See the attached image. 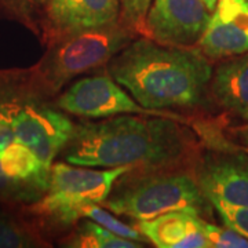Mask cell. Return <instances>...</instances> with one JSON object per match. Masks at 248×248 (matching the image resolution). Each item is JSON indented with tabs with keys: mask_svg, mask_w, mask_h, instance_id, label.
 Returning <instances> with one entry per match:
<instances>
[{
	"mask_svg": "<svg viewBox=\"0 0 248 248\" xmlns=\"http://www.w3.org/2000/svg\"><path fill=\"white\" fill-rule=\"evenodd\" d=\"M185 124L151 115H119L83 122L75 124L60 155L69 164L94 169H190L197 146Z\"/></svg>",
	"mask_w": 248,
	"mask_h": 248,
	"instance_id": "cell-1",
	"label": "cell"
},
{
	"mask_svg": "<svg viewBox=\"0 0 248 248\" xmlns=\"http://www.w3.org/2000/svg\"><path fill=\"white\" fill-rule=\"evenodd\" d=\"M108 73L142 107L170 110L203 102L213 66L197 47L166 46L142 36L108 62Z\"/></svg>",
	"mask_w": 248,
	"mask_h": 248,
	"instance_id": "cell-2",
	"label": "cell"
},
{
	"mask_svg": "<svg viewBox=\"0 0 248 248\" xmlns=\"http://www.w3.org/2000/svg\"><path fill=\"white\" fill-rule=\"evenodd\" d=\"M102 205L115 215L145 221L171 211L207 217L214 210L189 167L130 169L115 181Z\"/></svg>",
	"mask_w": 248,
	"mask_h": 248,
	"instance_id": "cell-3",
	"label": "cell"
},
{
	"mask_svg": "<svg viewBox=\"0 0 248 248\" xmlns=\"http://www.w3.org/2000/svg\"><path fill=\"white\" fill-rule=\"evenodd\" d=\"M128 167L101 169L66 163H53L46 192L31 211L43 218L47 225L58 229L69 228L83 218V210L90 204H102L115 181Z\"/></svg>",
	"mask_w": 248,
	"mask_h": 248,
	"instance_id": "cell-4",
	"label": "cell"
},
{
	"mask_svg": "<svg viewBox=\"0 0 248 248\" xmlns=\"http://www.w3.org/2000/svg\"><path fill=\"white\" fill-rule=\"evenodd\" d=\"M135 36L117 21L110 27L73 35L53 43L39 68L42 89L47 94H57L72 79L108 65Z\"/></svg>",
	"mask_w": 248,
	"mask_h": 248,
	"instance_id": "cell-5",
	"label": "cell"
},
{
	"mask_svg": "<svg viewBox=\"0 0 248 248\" xmlns=\"http://www.w3.org/2000/svg\"><path fill=\"white\" fill-rule=\"evenodd\" d=\"M65 113L84 119H105L119 115L164 116L186 123V117L171 110L142 107L108 72L75 81L57 99Z\"/></svg>",
	"mask_w": 248,
	"mask_h": 248,
	"instance_id": "cell-6",
	"label": "cell"
},
{
	"mask_svg": "<svg viewBox=\"0 0 248 248\" xmlns=\"http://www.w3.org/2000/svg\"><path fill=\"white\" fill-rule=\"evenodd\" d=\"M190 171L210 202L248 207V156L244 152L218 148L197 153Z\"/></svg>",
	"mask_w": 248,
	"mask_h": 248,
	"instance_id": "cell-7",
	"label": "cell"
},
{
	"mask_svg": "<svg viewBox=\"0 0 248 248\" xmlns=\"http://www.w3.org/2000/svg\"><path fill=\"white\" fill-rule=\"evenodd\" d=\"M11 123L16 141L29 148L48 171L75 127L65 112L29 101L18 105Z\"/></svg>",
	"mask_w": 248,
	"mask_h": 248,
	"instance_id": "cell-8",
	"label": "cell"
},
{
	"mask_svg": "<svg viewBox=\"0 0 248 248\" xmlns=\"http://www.w3.org/2000/svg\"><path fill=\"white\" fill-rule=\"evenodd\" d=\"M210 17L203 0H153L143 36L166 46L195 47Z\"/></svg>",
	"mask_w": 248,
	"mask_h": 248,
	"instance_id": "cell-9",
	"label": "cell"
},
{
	"mask_svg": "<svg viewBox=\"0 0 248 248\" xmlns=\"http://www.w3.org/2000/svg\"><path fill=\"white\" fill-rule=\"evenodd\" d=\"M120 17V0H48L50 45L73 35L110 27Z\"/></svg>",
	"mask_w": 248,
	"mask_h": 248,
	"instance_id": "cell-10",
	"label": "cell"
},
{
	"mask_svg": "<svg viewBox=\"0 0 248 248\" xmlns=\"http://www.w3.org/2000/svg\"><path fill=\"white\" fill-rule=\"evenodd\" d=\"M195 47L208 60L248 53V0H218Z\"/></svg>",
	"mask_w": 248,
	"mask_h": 248,
	"instance_id": "cell-11",
	"label": "cell"
},
{
	"mask_svg": "<svg viewBox=\"0 0 248 248\" xmlns=\"http://www.w3.org/2000/svg\"><path fill=\"white\" fill-rule=\"evenodd\" d=\"M205 219L186 211H171L156 218L138 221L137 229L159 248H208Z\"/></svg>",
	"mask_w": 248,
	"mask_h": 248,
	"instance_id": "cell-12",
	"label": "cell"
},
{
	"mask_svg": "<svg viewBox=\"0 0 248 248\" xmlns=\"http://www.w3.org/2000/svg\"><path fill=\"white\" fill-rule=\"evenodd\" d=\"M208 89L222 109L248 122V53L221 62L213 72Z\"/></svg>",
	"mask_w": 248,
	"mask_h": 248,
	"instance_id": "cell-13",
	"label": "cell"
},
{
	"mask_svg": "<svg viewBox=\"0 0 248 248\" xmlns=\"http://www.w3.org/2000/svg\"><path fill=\"white\" fill-rule=\"evenodd\" d=\"M61 243L63 247L72 248H138L145 246L143 243L120 237L91 219L80 222Z\"/></svg>",
	"mask_w": 248,
	"mask_h": 248,
	"instance_id": "cell-14",
	"label": "cell"
},
{
	"mask_svg": "<svg viewBox=\"0 0 248 248\" xmlns=\"http://www.w3.org/2000/svg\"><path fill=\"white\" fill-rule=\"evenodd\" d=\"M83 218L91 219L109 232L124 239L134 240L138 243H148V239L137 228H133L124 222L119 221L113 213H110L102 204H90L83 210Z\"/></svg>",
	"mask_w": 248,
	"mask_h": 248,
	"instance_id": "cell-15",
	"label": "cell"
},
{
	"mask_svg": "<svg viewBox=\"0 0 248 248\" xmlns=\"http://www.w3.org/2000/svg\"><path fill=\"white\" fill-rule=\"evenodd\" d=\"M40 240L16 222L0 215V248L36 247Z\"/></svg>",
	"mask_w": 248,
	"mask_h": 248,
	"instance_id": "cell-16",
	"label": "cell"
},
{
	"mask_svg": "<svg viewBox=\"0 0 248 248\" xmlns=\"http://www.w3.org/2000/svg\"><path fill=\"white\" fill-rule=\"evenodd\" d=\"M153 0H120L119 21L135 35L143 36L145 18Z\"/></svg>",
	"mask_w": 248,
	"mask_h": 248,
	"instance_id": "cell-17",
	"label": "cell"
},
{
	"mask_svg": "<svg viewBox=\"0 0 248 248\" xmlns=\"http://www.w3.org/2000/svg\"><path fill=\"white\" fill-rule=\"evenodd\" d=\"M204 232L210 247L215 248H248V239L229 226H218L205 222Z\"/></svg>",
	"mask_w": 248,
	"mask_h": 248,
	"instance_id": "cell-18",
	"label": "cell"
},
{
	"mask_svg": "<svg viewBox=\"0 0 248 248\" xmlns=\"http://www.w3.org/2000/svg\"><path fill=\"white\" fill-rule=\"evenodd\" d=\"M223 225L229 226L248 239V207L232 205L222 202H211Z\"/></svg>",
	"mask_w": 248,
	"mask_h": 248,
	"instance_id": "cell-19",
	"label": "cell"
},
{
	"mask_svg": "<svg viewBox=\"0 0 248 248\" xmlns=\"http://www.w3.org/2000/svg\"><path fill=\"white\" fill-rule=\"evenodd\" d=\"M232 133L234 134L237 137V140L241 143V146L248 152V123L243 124L240 127H236L232 130Z\"/></svg>",
	"mask_w": 248,
	"mask_h": 248,
	"instance_id": "cell-20",
	"label": "cell"
},
{
	"mask_svg": "<svg viewBox=\"0 0 248 248\" xmlns=\"http://www.w3.org/2000/svg\"><path fill=\"white\" fill-rule=\"evenodd\" d=\"M203 3L205 4V7L207 10L210 11V13H213L215 7H217V3H218V0H203Z\"/></svg>",
	"mask_w": 248,
	"mask_h": 248,
	"instance_id": "cell-21",
	"label": "cell"
},
{
	"mask_svg": "<svg viewBox=\"0 0 248 248\" xmlns=\"http://www.w3.org/2000/svg\"><path fill=\"white\" fill-rule=\"evenodd\" d=\"M37 1H40V3H46V1H48V0H37Z\"/></svg>",
	"mask_w": 248,
	"mask_h": 248,
	"instance_id": "cell-22",
	"label": "cell"
}]
</instances>
